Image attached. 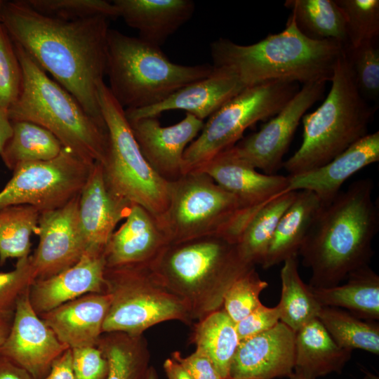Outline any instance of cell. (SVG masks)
Returning <instances> with one entry per match:
<instances>
[{
	"label": "cell",
	"instance_id": "1",
	"mask_svg": "<svg viewBox=\"0 0 379 379\" xmlns=\"http://www.w3.org/2000/svg\"><path fill=\"white\" fill-rule=\"evenodd\" d=\"M108 19L66 20L44 15L25 0L4 1L0 21L13 42L106 126L98 88L107 69Z\"/></svg>",
	"mask_w": 379,
	"mask_h": 379
},
{
	"label": "cell",
	"instance_id": "2",
	"mask_svg": "<svg viewBox=\"0 0 379 379\" xmlns=\"http://www.w3.org/2000/svg\"><path fill=\"white\" fill-rule=\"evenodd\" d=\"M373 190L371 178L360 179L321 206L298 253L311 270L310 287L339 285L351 272L369 265L379 230Z\"/></svg>",
	"mask_w": 379,
	"mask_h": 379
},
{
	"label": "cell",
	"instance_id": "3",
	"mask_svg": "<svg viewBox=\"0 0 379 379\" xmlns=\"http://www.w3.org/2000/svg\"><path fill=\"white\" fill-rule=\"evenodd\" d=\"M344 48L335 41L307 37L291 15L283 31L255 44L220 38L210 44L212 65L232 72L245 88L277 81H331Z\"/></svg>",
	"mask_w": 379,
	"mask_h": 379
},
{
	"label": "cell",
	"instance_id": "4",
	"mask_svg": "<svg viewBox=\"0 0 379 379\" xmlns=\"http://www.w3.org/2000/svg\"><path fill=\"white\" fill-rule=\"evenodd\" d=\"M150 265L184 301L193 321L221 309L229 288L255 267L241 258L236 243L218 236L169 244Z\"/></svg>",
	"mask_w": 379,
	"mask_h": 379
},
{
	"label": "cell",
	"instance_id": "5",
	"mask_svg": "<svg viewBox=\"0 0 379 379\" xmlns=\"http://www.w3.org/2000/svg\"><path fill=\"white\" fill-rule=\"evenodd\" d=\"M22 69L20 95L8 109L11 121H26L48 130L83 157L102 164L108 133L87 113L76 98L47 74L18 45L14 44Z\"/></svg>",
	"mask_w": 379,
	"mask_h": 379
},
{
	"label": "cell",
	"instance_id": "6",
	"mask_svg": "<svg viewBox=\"0 0 379 379\" xmlns=\"http://www.w3.org/2000/svg\"><path fill=\"white\" fill-rule=\"evenodd\" d=\"M331 81V89L322 104L302 118V143L282 164L289 175L326 164L368 133L375 107L361 95L344 51Z\"/></svg>",
	"mask_w": 379,
	"mask_h": 379
},
{
	"label": "cell",
	"instance_id": "7",
	"mask_svg": "<svg viewBox=\"0 0 379 379\" xmlns=\"http://www.w3.org/2000/svg\"><path fill=\"white\" fill-rule=\"evenodd\" d=\"M212 65L171 62L161 47L109 29L106 75L108 88L124 109L159 104L186 85L208 77Z\"/></svg>",
	"mask_w": 379,
	"mask_h": 379
},
{
	"label": "cell",
	"instance_id": "8",
	"mask_svg": "<svg viewBox=\"0 0 379 379\" xmlns=\"http://www.w3.org/2000/svg\"><path fill=\"white\" fill-rule=\"evenodd\" d=\"M262 207H248L206 174L191 172L171 182L169 204L159 220L170 244L209 236L237 244Z\"/></svg>",
	"mask_w": 379,
	"mask_h": 379
},
{
	"label": "cell",
	"instance_id": "9",
	"mask_svg": "<svg viewBox=\"0 0 379 379\" xmlns=\"http://www.w3.org/2000/svg\"><path fill=\"white\" fill-rule=\"evenodd\" d=\"M98 101L108 133V146L102 164L109 189L131 204H138L159 219L170 199L171 182L161 178L143 157L124 109L102 82Z\"/></svg>",
	"mask_w": 379,
	"mask_h": 379
},
{
	"label": "cell",
	"instance_id": "10",
	"mask_svg": "<svg viewBox=\"0 0 379 379\" xmlns=\"http://www.w3.org/2000/svg\"><path fill=\"white\" fill-rule=\"evenodd\" d=\"M104 277L110 305L103 333L140 335L166 321L193 324L186 304L164 285L150 264L106 267Z\"/></svg>",
	"mask_w": 379,
	"mask_h": 379
},
{
	"label": "cell",
	"instance_id": "11",
	"mask_svg": "<svg viewBox=\"0 0 379 379\" xmlns=\"http://www.w3.org/2000/svg\"><path fill=\"white\" fill-rule=\"evenodd\" d=\"M300 88L298 83L277 81L243 89L208 117L199 136L187 146L184 175L234 146L258 121L273 117Z\"/></svg>",
	"mask_w": 379,
	"mask_h": 379
},
{
	"label": "cell",
	"instance_id": "12",
	"mask_svg": "<svg viewBox=\"0 0 379 379\" xmlns=\"http://www.w3.org/2000/svg\"><path fill=\"white\" fill-rule=\"evenodd\" d=\"M95 163L64 146L51 159L20 164L0 192V208L27 204L41 213L62 206L80 194Z\"/></svg>",
	"mask_w": 379,
	"mask_h": 379
},
{
	"label": "cell",
	"instance_id": "13",
	"mask_svg": "<svg viewBox=\"0 0 379 379\" xmlns=\"http://www.w3.org/2000/svg\"><path fill=\"white\" fill-rule=\"evenodd\" d=\"M327 81L302 85L295 95L257 132L241 138L234 145L238 154L256 169L272 175L282 167L302 117L324 96Z\"/></svg>",
	"mask_w": 379,
	"mask_h": 379
},
{
	"label": "cell",
	"instance_id": "14",
	"mask_svg": "<svg viewBox=\"0 0 379 379\" xmlns=\"http://www.w3.org/2000/svg\"><path fill=\"white\" fill-rule=\"evenodd\" d=\"M79 196L62 206L40 213L34 232L39 241L31 255L36 279L70 267L86 251L79 219Z\"/></svg>",
	"mask_w": 379,
	"mask_h": 379
},
{
	"label": "cell",
	"instance_id": "15",
	"mask_svg": "<svg viewBox=\"0 0 379 379\" xmlns=\"http://www.w3.org/2000/svg\"><path fill=\"white\" fill-rule=\"evenodd\" d=\"M29 291L17 302L10 331L0 347V356L25 369L34 379H43L68 347L34 311Z\"/></svg>",
	"mask_w": 379,
	"mask_h": 379
},
{
	"label": "cell",
	"instance_id": "16",
	"mask_svg": "<svg viewBox=\"0 0 379 379\" xmlns=\"http://www.w3.org/2000/svg\"><path fill=\"white\" fill-rule=\"evenodd\" d=\"M129 123L143 157L161 178L171 182L184 175V152L201 131L204 121L186 113L180 122L169 126H161L157 117Z\"/></svg>",
	"mask_w": 379,
	"mask_h": 379
},
{
	"label": "cell",
	"instance_id": "17",
	"mask_svg": "<svg viewBox=\"0 0 379 379\" xmlns=\"http://www.w3.org/2000/svg\"><path fill=\"white\" fill-rule=\"evenodd\" d=\"M295 332L279 321L272 328L240 340L229 379L288 377L295 365Z\"/></svg>",
	"mask_w": 379,
	"mask_h": 379
},
{
	"label": "cell",
	"instance_id": "18",
	"mask_svg": "<svg viewBox=\"0 0 379 379\" xmlns=\"http://www.w3.org/2000/svg\"><path fill=\"white\" fill-rule=\"evenodd\" d=\"M192 172L206 174L251 208H260L289 191L288 175L258 172L238 154L234 146L215 154Z\"/></svg>",
	"mask_w": 379,
	"mask_h": 379
},
{
	"label": "cell",
	"instance_id": "19",
	"mask_svg": "<svg viewBox=\"0 0 379 379\" xmlns=\"http://www.w3.org/2000/svg\"><path fill=\"white\" fill-rule=\"evenodd\" d=\"M105 250L87 249L74 265L50 277L36 279L29 298L38 315L92 293H106Z\"/></svg>",
	"mask_w": 379,
	"mask_h": 379
},
{
	"label": "cell",
	"instance_id": "20",
	"mask_svg": "<svg viewBox=\"0 0 379 379\" xmlns=\"http://www.w3.org/2000/svg\"><path fill=\"white\" fill-rule=\"evenodd\" d=\"M244 88L232 72L213 67L208 77L186 85L163 102L147 108L124 112L128 121L157 117L164 112L177 109L204 121Z\"/></svg>",
	"mask_w": 379,
	"mask_h": 379
},
{
	"label": "cell",
	"instance_id": "21",
	"mask_svg": "<svg viewBox=\"0 0 379 379\" xmlns=\"http://www.w3.org/2000/svg\"><path fill=\"white\" fill-rule=\"evenodd\" d=\"M133 204L109 189L102 164L96 162L79 196V219L87 249L105 250Z\"/></svg>",
	"mask_w": 379,
	"mask_h": 379
},
{
	"label": "cell",
	"instance_id": "22",
	"mask_svg": "<svg viewBox=\"0 0 379 379\" xmlns=\"http://www.w3.org/2000/svg\"><path fill=\"white\" fill-rule=\"evenodd\" d=\"M379 161V132L368 133L326 164L288 177V190H308L321 206L331 202L352 175Z\"/></svg>",
	"mask_w": 379,
	"mask_h": 379
},
{
	"label": "cell",
	"instance_id": "23",
	"mask_svg": "<svg viewBox=\"0 0 379 379\" xmlns=\"http://www.w3.org/2000/svg\"><path fill=\"white\" fill-rule=\"evenodd\" d=\"M169 244L159 220L142 206L133 204L105 247L106 267L150 264Z\"/></svg>",
	"mask_w": 379,
	"mask_h": 379
},
{
	"label": "cell",
	"instance_id": "24",
	"mask_svg": "<svg viewBox=\"0 0 379 379\" xmlns=\"http://www.w3.org/2000/svg\"><path fill=\"white\" fill-rule=\"evenodd\" d=\"M110 305L107 293H92L63 303L40 315L68 348L96 346Z\"/></svg>",
	"mask_w": 379,
	"mask_h": 379
},
{
	"label": "cell",
	"instance_id": "25",
	"mask_svg": "<svg viewBox=\"0 0 379 379\" xmlns=\"http://www.w3.org/2000/svg\"><path fill=\"white\" fill-rule=\"evenodd\" d=\"M119 18L137 29L139 38L161 47L189 21L195 11L191 0H114Z\"/></svg>",
	"mask_w": 379,
	"mask_h": 379
},
{
	"label": "cell",
	"instance_id": "26",
	"mask_svg": "<svg viewBox=\"0 0 379 379\" xmlns=\"http://www.w3.org/2000/svg\"><path fill=\"white\" fill-rule=\"evenodd\" d=\"M352 352L338 345L316 318L295 332L293 372L305 379L340 373Z\"/></svg>",
	"mask_w": 379,
	"mask_h": 379
},
{
	"label": "cell",
	"instance_id": "27",
	"mask_svg": "<svg viewBox=\"0 0 379 379\" xmlns=\"http://www.w3.org/2000/svg\"><path fill=\"white\" fill-rule=\"evenodd\" d=\"M321 207L312 192L297 191L296 196L281 217L261 265L269 269L297 257L312 223Z\"/></svg>",
	"mask_w": 379,
	"mask_h": 379
},
{
	"label": "cell",
	"instance_id": "28",
	"mask_svg": "<svg viewBox=\"0 0 379 379\" xmlns=\"http://www.w3.org/2000/svg\"><path fill=\"white\" fill-rule=\"evenodd\" d=\"M347 282L325 288L310 287L321 306L334 307L368 321L379 319V276L369 267L351 272Z\"/></svg>",
	"mask_w": 379,
	"mask_h": 379
},
{
	"label": "cell",
	"instance_id": "29",
	"mask_svg": "<svg viewBox=\"0 0 379 379\" xmlns=\"http://www.w3.org/2000/svg\"><path fill=\"white\" fill-rule=\"evenodd\" d=\"M191 341L210 359L222 377L229 379L230 366L240 340L236 323L222 307L194 324Z\"/></svg>",
	"mask_w": 379,
	"mask_h": 379
},
{
	"label": "cell",
	"instance_id": "30",
	"mask_svg": "<svg viewBox=\"0 0 379 379\" xmlns=\"http://www.w3.org/2000/svg\"><path fill=\"white\" fill-rule=\"evenodd\" d=\"M96 346L106 359V379H143L150 364V352L143 334L105 332Z\"/></svg>",
	"mask_w": 379,
	"mask_h": 379
},
{
	"label": "cell",
	"instance_id": "31",
	"mask_svg": "<svg viewBox=\"0 0 379 379\" xmlns=\"http://www.w3.org/2000/svg\"><path fill=\"white\" fill-rule=\"evenodd\" d=\"M284 6L307 37L349 45L345 18L335 0H286Z\"/></svg>",
	"mask_w": 379,
	"mask_h": 379
},
{
	"label": "cell",
	"instance_id": "32",
	"mask_svg": "<svg viewBox=\"0 0 379 379\" xmlns=\"http://www.w3.org/2000/svg\"><path fill=\"white\" fill-rule=\"evenodd\" d=\"M12 124V136L0 155L6 167L12 171L25 163L51 159L64 147L55 135L36 124L16 121Z\"/></svg>",
	"mask_w": 379,
	"mask_h": 379
},
{
	"label": "cell",
	"instance_id": "33",
	"mask_svg": "<svg viewBox=\"0 0 379 379\" xmlns=\"http://www.w3.org/2000/svg\"><path fill=\"white\" fill-rule=\"evenodd\" d=\"M297 191H287L264 205L251 218L237 244L248 264L262 265L278 222L293 201Z\"/></svg>",
	"mask_w": 379,
	"mask_h": 379
},
{
	"label": "cell",
	"instance_id": "34",
	"mask_svg": "<svg viewBox=\"0 0 379 379\" xmlns=\"http://www.w3.org/2000/svg\"><path fill=\"white\" fill-rule=\"evenodd\" d=\"M281 298L277 305L280 321L296 332L310 321L317 318L321 308L309 285L302 280L297 257L284 262L280 272Z\"/></svg>",
	"mask_w": 379,
	"mask_h": 379
},
{
	"label": "cell",
	"instance_id": "35",
	"mask_svg": "<svg viewBox=\"0 0 379 379\" xmlns=\"http://www.w3.org/2000/svg\"><path fill=\"white\" fill-rule=\"evenodd\" d=\"M317 319L340 347L379 354V325L334 307H321Z\"/></svg>",
	"mask_w": 379,
	"mask_h": 379
},
{
	"label": "cell",
	"instance_id": "36",
	"mask_svg": "<svg viewBox=\"0 0 379 379\" xmlns=\"http://www.w3.org/2000/svg\"><path fill=\"white\" fill-rule=\"evenodd\" d=\"M40 212L27 204L0 208V265L8 259L30 255L31 237L36 229Z\"/></svg>",
	"mask_w": 379,
	"mask_h": 379
},
{
	"label": "cell",
	"instance_id": "37",
	"mask_svg": "<svg viewBox=\"0 0 379 379\" xmlns=\"http://www.w3.org/2000/svg\"><path fill=\"white\" fill-rule=\"evenodd\" d=\"M357 87L365 100L378 104L379 98V47L378 39L344 48Z\"/></svg>",
	"mask_w": 379,
	"mask_h": 379
},
{
	"label": "cell",
	"instance_id": "38",
	"mask_svg": "<svg viewBox=\"0 0 379 379\" xmlns=\"http://www.w3.org/2000/svg\"><path fill=\"white\" fill-rule=\"evenodd\" d=\"M345 18L348 46L378 38V0H335Z\"/></svg>",
	"mask_w": 379,
	"mask_h": 379
},
{
	"label": "cell",
	"instance_id": "39",
	"mask_svg": "<svg viewBox=\"0 0 379 379\" xmlns=\"http://www.w3.org/2000/svg\"><path fill=\"white\" fill-rule=\"evenodd\" d=\"M33 9L46 15L66 20L102 16L115 20L119 13L112 2L105 0H25Z\"/></svg>",
	"mask_w": 379,
	"mask_h": 379
},
{
	"label": "cell",
	"instance_id": "40",
	"mask_svg": "<svg viewBox=\"0 0 379 379\" xmlns=\"http://www.w3.org/2000/svg\"><path fill=\"white\" fill-rule=\"evenodd\" d=\"M267 286L268 284L260 277L253 267L239 277L227 291L222 308L237 323L262 304L260 295Z\"/></svg>",
	"mask_w": 379,
	"mask_h": 379
},
{
	"label": "cell",
	"instance_id": "41",
	"mask_svg": "<svg viewBox=\"0 0 379 379\" xmlns=\"http://www.w3.org/2000/svg\"><path fill=\"white\" fill-rule=\"evenodd\" d=\"M22 74L15 46L0 21V107L8 109L18 99Z\"/></svg>",
	"mask_w": 379,
	"mask_h": 379
},
{
	"label": "cell",
	"instance_id": "42",
	"mask_svg": "<svg viewBox=\"0 0 379 379\" xmlns=\"http://www.w3.org/2000/svg\"><path fill=\"white\" fill-rule=\"evenodd\" d=\"M35 280L31 255L18 259L13 270L0 272V311L14 312L18 300Z\"/></svg>",
	"mask_w": 379,
	"mask_h": 379
},
{
	"label": "cell",
	"instance_id": "43",
	"mask_svg": "<svg viewBox=\"0 0 379 379\" xmlns=\"http://www.w3.org/2000/svg\"><path fill=\"white\" fill-rule=\"evenodd\" d=\"M74 379H106L108 365L97 346L72 349Z\"/></svg>",
	"mask_w": 379,
	"mask_h": 379
},
{
	"label": "cell",
	"instance_id": "44",
	"mask_svg": "<svg viewBox=\"0 0 379 379\" xmlns=\"http://www.w3.org/2000/svg\"><path fill=\"white\" fill-rule=\"evenodd\" d=\"M280 321L278 305L269 307L262 304L236 323L240 340L261 333L274 327Z\"/></svg>",
	"mask_w": 379,
	"mask_h": 379
},
{
	"label": "cell",
	"instance_id": "45",
	"mask_svg": "<svg viewBox=\"0 0 379 379\" xmlns=\"http://www.w3.org/2000/svg\"><path fill=\"white\" fill-rule=\"evenodd\" d=\"M171 357L179 362L193 379H225L210 359L197 349L185 357L175 351L171 353Z\"/></svg>",
	"mask_w": 379,
	"mask_h": 379
},
{
	"label": "cell",
	"instance_id": "46",
	"mask_svg": "<svg viewBox=\"0 0 379 379\" xmlns=\"http://www.w3.org/2000/svg\"><path fill=\"white\" fill-rule=\"evenodd\" d=\"M43 379H74L72 349H67L53 364Z\"/></svg>",
	"mask_w": 379,
	"mask_h": 379
},
{
	"label": "cell",
	"instance_id": "47",
	"mask_svg": "<svg viewBox=\"0 0 379 379\" xmlns=\"http://www.w3.org/2000/svg\"><path fill=\"white\" fill-rule=\"evenodd\" d=\"M0 379H34L25 369L0 356Z\"/></svg>",
	"mask_w": 379,
	"mask_h": 379
},
{
	"label": "cell",
	"instance_id": "48",
	"mask_svg": "<svg viewBox=\"0 0 379 379\" xmlns=\"http://www.w3.org/2000/svg\"><path fill=\"white\" fill-rule=\"evenodd\" d=\"M163 367L167 379H193L182 366L172 357L164 361Z\"/></svg>",
	"mask_w": 379,
	"mask_h": 379
},
{
	"label": "cell",
	"instance_id": "49",
	"mask_svg": "<svg viewBox=\"0 0 379 379\" xmlns=\"http://www.w3.org/2000/svg\"><path fill=\"white\" fill-rule=\"evenodd\" d=\"M13 134V124L8 110L0 107V155Z\"/></svg>",
	"mask_w": 379,
	"mask_h": 379
},
{
	"label": "cell",
	"instance_id": "50",
	"mask_svg": "<svg viewBox=\"0 0 379 379\" xmlns=\"http://www.w3.org/2000/svg\"><path fill=\"white\" fill-rule=\"evenodd\" d=\"M14 312L0 311V347L3 345L10 331Z\"/></svg>",
	"mask_w": 379,
	"mask_h": 379
},
{
	"label": "cell",
	"instance_id": "51",
	"mask_svg": "<svg viewBox=\"0 0 379 379\" xmlns=\"http://www.w3.org/2000/svg\"><path fill=\"white\" fill-rule=\"evenodd\" d=\"M143 379H159L157 371L154 366H149Z\"/></svg>",
	"mask_w": 379,
	"mask_h": 379
},
{
	"label": "cell",
	"instance_id": "52",
	"mask_svg": "<svg viewBox=\"0 0 379 379\" xmlns=\"http://www.w3.org/2000/svg\"><path fill=\"white\" fill-rule=\"evenodd\" d=\"M362 371L364 373V375L362 379H379V377L377 375H375V374H374V373H371L370 371H368L364 370V369H363Z\"/></svg>",
	"mask_w": 379,
	"mask_h": 379
},
{
	"label": "cell",
	"instance_id": "53",
	"mask_svg": "<svg viewBox=\"0 0 379 379\" xmlns=\"http://www.w3.org/2000/svg\"><path fill=\"white\" fill-rule=\"evenodd\" d=\"M289 378L290 379H305L302 376H300V375L294 372L289 376Z\"/></svg>",
	"mask_w": 379,
	"mask_h": 379
},
{
	"label": "cell",
	"instance_id": "54",
	"mask_svg": "<svg viewBox=\"0 0 379 379\" xmlns=\"http://www.w3.org/2000/svg\"><path fill=\"white\" fill-rule=\"evenodd\" d=\"M4 1L0 0V9H1V8L3 4H4Z\"/></svg>",
	"mask_w": 379,
	"mask_h": 379
}]
</instances>
